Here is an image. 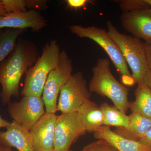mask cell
Here are the masks:
<instances>
[{"instance_id": "17", "label": "cell", "mask_w": 151, "mask_h": 151, "mask_svg": "<svg viewBox=\"0 0 151 151\" xmlns=\"http://www.w3.org/2000/svg\"><path fill=\"white\" fill-rule=\"evenodd\" d=\"M134 95L135 100L129 102V109L132 113H138L151 119V90L143 82L138 84Z\"/></svg>"}, {"instance_id": "32", "label": "cell", "mask_w": 151, "mask_h": 151, "mask_svg": "<svg viewBox=\"0 0 151 151\" xmlns=\"http://www.w3.org/2000/svg\"><path fill=\"white\" fill-rule=\"evenodd\" d=\"M146 1L148 3L150 6V9L151 10V0H146Z\"/></svg>"}, {"instance_id": "1", "label": "cell", "mask_w": 151, "mask_h": 151, "mask_svg": "<svg viewBox=\"0 0 151 151\" xmlns=\"http://www.w3.org/2000/svg\"><path fill=\"white\" fill-rule=\"evenodd\" d=\"M38 58L35 43L27 39L19 38L13 50L0 63L1 96L4 105L11 103L12 97L19 96L22 76L34 65Z\"/></svg>"}, {"instance_id": "33", "label": "cell", "mask_w": 151, "mask_h": 151, "mask_svg": "<svg viewBox=\"0 0 151 151\" xmlns=\"http://www.w3.org/2000/svg\"><path fill=\"white\" fill-rule=\"evenodd\" d=\"M68 151H72V150H70Z\"/></svg>"}, {"instance_id": "19", "label": "cell", "mask_w": 151, "mask_h": 151, "mask_svg": "<svg viewBox=\"0 0 151 151\" xmlns=\"http://www.w3.org/2000/svg\"><path fill=\"white\" fill-rule=\"evenodd\" d=\"M25 29L5 28L0 30V63L13 50L20 36Z\"/></svg>"}, {"instance_id": "11", "label": "cell", "mask_w": 151, "mask_h": 151, "mask_svg": "<svg viewBox=\"0 0 151 151\" xmlns=\"http://www.w3.org/2000/svg\"><path fill=\"white\" fill-rule=\"evenodd\" d=\"M121 21L124 29L133 36L151 44L150 9L123 13Z\"/></svg>"}, {"instance_id": "22", "label": "cell", "mask_w": 151, "mask_h": 151, "mask_svg": "<svg viewBox=\"0 0 151 151\" xmlns=\"http://www.w3.org/2000/svg\"><path fill=\"white\" fill-rule=\"evenodd\" d=\"M81 151H119L107 141L97 139L84 146Z\"/></svg>"}, {"instance_id": "25", "label": "cell", "mask_w": 151, "mask_h": 151, "mask_svg": "<svg viewBox=\"0 0 151 151\" xmlns=\"http://www.w3.org/2000/svg\"><path fill=\"white\" fill-rule=\"evenodd\" d=\"M138 142L144 145L151 147V127Z\"/></svg>"}, {"instance_id": "13", "label": "cell", "mask_w": 151, "mask_h": 151, "mask_svg": "<svg viewBox=\"0 0 151 151\" xmlns=\"http://www.w3.org/2000/svg\"><path fill=\"white\" fill-rule=\"evenodd\" d=\"M0 145L15 148L18 151H34L29 131L14 121L6 131L0 132Z\"/></svg>"}, {"instance_id": "7", "label": "cell", "mask_w": 151, "mask_h": 151, "mask_svg": "<svg viewBox=\"0 0 151 151\" xmlns=\"http://www.w3.org/2000/svg\"><path fill=\"white\" fill-rule=\"evenodd\" d=\"M91 96L83 73L80 71L76 72L60 90L57 111L61 113L78 112L81 105L90 100Z\"/></svg>"}, {"instance_id": "12", "label": "cell", "mask_w": 151, "mask_h": 151, "mask_svg": "<svg viewBox=\"0 0 151 151\" xmlns=\"http://www.w3.org/2000/svg\"><path fill=\"white\" fill-rule=\"evenodd\" d=\"M47 25V21L45 18L35 10L11 13L0 17V29L13 28L26 30L30 28L33 31L38 32Z\"/></svg>"}, {"instance_id": "34", "label": "cell", "mask_w": 151, "mask_h": 151, "mask_svg": "<svg viewBox=\"0 0 151 151\" xmlns=\"http://www.w3.org/2000/svg\"><path fill=\"white\" fill-rule=\"evenodd\" d=\"M55 151L54 150V151Z\"/></svg>"}, {"instance_id": "31", "label": "cell", "mask_w": 151, "mask_h": 151, "mask_svg": "<svg viewBox=\"0 0 151 151\" xmlns=\"http://www.w3.org/2000/svg\"><path fill=\"white\" fill-rule=\"evenodd\" d=\"M0 151H13L12 148L0 145Z\"/></svg>"}, {"instance_id": "24", "label": "cell", "mask_w": 151, "mask_h": 151, "mask_svg": "<svg viewBox=\"0 0 151 151\" xmlns=\"http://www.w3.org/2000/svg\"><path fill=\"white\" fill-rule=\"evenodd\" d=\"M65 2L68 8L75 10L84 8L88 3H92L89 0H67Z\"/></svg>"}, {"instance_id": "9", "label": "cell", "mask_w": 151, "mask_h": 151, "mask_svg": "<svg viewBox=\"0 0 151 151\" xmlns=\"http://www.w3.org/2000/svg\"><path fill=\"white\" fill-rule=\"evenodd\" d=\"M8 112L13 121L29 131L46 111L42 97L27 95L23 96L20 101L10 103Z\"/></svg>"}, {"instance_id": "5", "label": "cell", "mask_w": 151, "mask_h": 151, "mask_svg": "<svg viewBox=\"0 0 151 151\" xmlns=\"http://www.w3.org/2000/svg\"><path fill=\"white\" fill-rule=\"evenodd\" d=\"M72 60L67 52H60L57 67L50 72L42 92V99L46 113L55 114L60 90L72 75Z\"/></svg>"}, {"instance_id": "2", "label": "cell", "mask_w": 151, "mask_h": 151, "mask_svg": "<svg viewBox=\"0 0 151 151\" xmlns=\"http://www.w3.org/2000/svg\"><path fill=\"white\" fill-rule=\"evenodd\" d=\"M110 65L107 58L97 60L96 65L92 68V76L88 88L91 93L108 97L114 106L126 114L129 109V90L116 80L111 72Z\"/></svg>"}, {"instance_id": "10", "label": "cell", "mask_w": 151, "mask_h": 151, "mask_svg": "<svg viewBox=\"0 0 151 151\" xmlns=\"http://www.w3.org/2000/svg\"><path fill=\"white\" fill-rule=\"evenodd\" d=\"M57 116L45 113L29 130L34 151L54 150L55 135Z\"/></svg>"}, {"instance_id": "27", "label": "cell", "mask_w": 151, "mask_h": 151, "mask_svg": "<svg viewBox=\"0 0 151 151\" xmlns=\"http://www.w3.org/2000/svg\"><path fill=\"white\" fill-rule=\"evenodd\" d=\"M142 82L151 90V70L149 69L146 72L143 78Z\"/></svg>"}, {"instance_id": "26", "label": "cell", "mask_w": 151, "mask_h": 151, "mask_svg": "<svg viewBox=\"0 0 151 151\" xmlns=\"http://www.w3.org/2000/svg\"><path fill=\"white\" fill-rule=\"evenodd\" d=\"M145 45L148 65L149 69L151 70V44L145 42Z\"/></svg>"}, {"instance_id": "20", "label": "cell", "mask_w": 151, "mask_h": 151, "mask_svg": "<svg viewBox=\"0 0 151 151\" xmlns=\"http://www.w3.org/2000/svg\"><path fill=\"white\" fill-rule=\"evenodd\" d=\"M118 1L123 13L150 8L146 0H122Z\"/></svg>"}, {"instance_id": "30", "label": "cell", "mask_w": 151, "mask_h": 151, "mask_svg": "<svg viewBox=\"0 0 151 151\" xmlns=\"http://www.w3.org/2000/svg\"><path fill=\"white\" fill-rule=\"evenodd\" d=\"M7 14V13L3 4L2 1L0 0V17L5 15Z\"/></svg>"}, {"instance_id": "28", "label": "cell", "mask_w": 151, "mask_h": 151, "mask_svg": "<svg viewBox=\"0 0 151 151\" xmlns=\"http://www.w3.org/2000/svg\"><path fill=\"white\" fill-rule=\"evenodd\" d=\"M122 81L126 85L132 86L135 84L134 80L132 76H122Z\"/></svg>"}, {"instance_id": "29", "label": "cell", "mask_w": 151, "mask_h": 151, "mask_svg": "<svg viewBox=\"0 0 151 151\" xmlns=\"http://www.w3.org/2000/svg\"><path fill=\"white\" fill-rule=\"evenodd\" d=\"M11 122H9L7 120L3 119L0 115V129L2 128H5L6 129L11 125Z\"/></svg>"}, {"instance_id": "23", "label": "cell", "mask_w": 151, "mask_h": 151, "mask_svg": "<svg viewBox=\"0 0 151 151\" xmlns=\"http://www.w3.org/2000/svg\"><path fill=\"white\" fill-rule=\"evenodd\" d=\"M27 7L29 10H44L47 9V1L45 0H26Z\"/></svg>"}, {"instance_id": "16", "label": "cell", "mask_w": 151, "mask_h": 151, "mask_svg": "<svg viewBox=\"0 0 151 151\" xmlns=\"http://www.w3.org/2000/svg\"><path fill=\"white\" fill-rule=\"evenodd\" d=\"M86 132L94 133L103 126V111L96 103L91 100L86 101L78 111Z\"/></svg>"}, {"instance_id": "8", "label": "cell", "mask_w": 151, "mask_h": 151, "mask_svg": "<svg viewBox=\"0 0 151 151\" xmlns=\"http://www.w3.org/2000/svg\"><path fill=\"white\" fill-rule=\"evenodd\" d=\"M86 132L78 112L61 113L57 116L54 150H70L72 144Z\"/></svg>"}, {"instance_id": "6", "label": "cell", "mask_w": 151, "mask_h": 151, "mask_svg": "<svg viewBox=\"0 0 151 151\" xmlns=\"http://www.w3.org/2000/svg\"><path fill=\"white\" fill-rule=\"evenodd\" d=\"M71 32L81 38H87L98 44L108 54L116 70L122 76H132L122 52L105 29L75 25L69 27Z\"/></svg>"}, {"instance_id": "4", "label": "cell", "mask_w": 151, "mask_h": 151, "mask_svg": "<svg viewBox=\"0 0 151 151\" xmlns=\"http://www.w3.org/2000/svg\"><path fill=\"white\" fill-rule=\"evenodd\" d=\"M108 32L116 42L132 71L135 83H142L146 72L149 70L145 42L133 36L122 33L111 22H107Z\"/></svg>"}, {"instance_id": "3", "label": "cell", "mask_w": 151, "mask_h": 151, "mask_svg": "<svg viewBox=\"0 0 151 151\" xmlns=\"http://www.w3.org/2000/svg\"><path fill=\"white\" fill-rule=\"evenodd\" d=\"M60 52L57 40H53L46 43L41 56L26 72L23 88L21 92L22 96L41 97L49 74L58 65Z\"/></svg>"}, {"instance_id": "14", "label": "cell", "mask_w": 151, "mask_h": 151, "mask_svg": "<svg viewBox=\"0 0 151 151\" xmlns=\"http://www.w3.org/2000/svg\"><path fill=\"white\" fill-rule=\"evenodd\" d=\"M93 134L95 139L107 141L119 151H151L150 147L124 138L112 131L108 126H102Z\"/></svg>"}, {"instance_id": "18", "label": "cell", "mask_w": 151, "mask_h": 151, "mask_svg": "<svg viewBox=\"0 0 151 151\" xmlns=\"http://www.w3.org/2000/svg\"><path fill=\"white\" fill-rule=\"evenodd\" d=\"M100 108L104 116V126L127 128L129 124V116L120 111L116 106L103 103Z\"/></svg>"}, {"instance_id": "15", "label": "cell", "mask_w": 151, "mask_h": 151, "mask_svg": "<svg viewBox=\"0 0 151 151\" xmlns=\"http://www.w3.org/2000/svg\"><path fill=\"white\" fill-rule=\"evenodd\" d=\"M129 116V127L117 128L113 132L124 138L138 142L151 128V119L136 113H132Z\"/></svg>"}, {"instance_id": "21", "label": "cell", "mask_w": 151, "mask_h": 151, "mask_svg": "<svg viewBox=\"0 0 151 151\" xmlns=\"http://www.w3.org/2000/svg\"><path fill=\"white\" fill-rule=\"evenodd\" d=\"M7 13L22 12L27 10L26 0H2Z\"/></svg>"}]
</instances>
